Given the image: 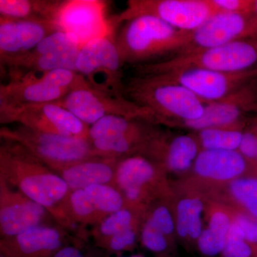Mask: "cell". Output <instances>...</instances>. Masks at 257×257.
<instances>
[{"mask_svg": "<svg viewBox=\"0 0 257 257\" xmlns=\"http://www.w3.org/2000/svg\"><path fill=\"white\" fill-rule=\"evenodd\" d=\"M0 177L50 213L57 224L74 229L66 204L71 191L64 179L21 145L1 140Z\"/></svg>", "mask_w": 257, "mask_h": 257, "instance_id": "obj_1", "label": "cell"}, {"mask_svg": "<svg viewBox=\"0 0 257 257\" xmlns=\"http://www.w3.org/2000/svg\"><path fill=\"white\" fill-rule=\"evenodd\" d=\"M192 32L177 30L152 15H140L125 22L115 37L123 64L152 63L167 54L182 52Z\"/></svg>", "mask_w": 257, "mask_h": 257, "instance_id": "obj_2", "label": "cell"}, {"mask_svg": "<svg viewBox=\"0 0 257 257\" xmlns=\"http://www.w3.org/2000/svg\"><path fill=\"white\" fill-rule=\"evenodd\" d=\"M257 67V37L244 39L221 46L179 53L153 63L138 65L139 76L157 75L199 69L216 72H242Z\"/></svg>", "mask_w": 257, "mask_h": 257, "instance_id": "obj_3", "label": "cell"}, {"mask_svg": "<svg viewBox=\"0 0 257 257\" xmlns=\"http://www.w3.org/2000/svg\"><path fill=\"white\" fill-rule=\"evenodd\" d=\"M124 95L148 108L157 121H192L204 113L205 104L187 88L150 76H137L124 82Z\"/></svg>", "mask_w": 257, "mask_h": 257, "instance_id": "obj_4", "label": "cell"}, {"mask_svg": "<svg viewBox=\"0 0 257 257\" xmlns=\"http://www.w3.org/2000/svg\"><path fill=\"white\" fill-rule=\"evenodd\" d=\"M0 138L20 144L54 172L95 157L88 139L43 133L22 124L3 126L0 128Z\"/></svg>", "mask_w": 257, "mask_h": 257, "instance_id": "obj_5", "label": "cell"}, {"mask_svg": "<svg viewBox=\"0 0 257 257\" xmlns=\"http://www.w3.org/2000/svg\"><path fill=\"white\" fill-rule=\"evenodd\" d=\"M68 109L84 124L91 126L106 116L155 121L148 108L139 105L124 95H116L91 87L85 81L55 102Z\"/></svg>", "mask_w": 257, "mask_h": 257, "instance_id": "obj_6", "label": "cell"}, {"mask_svg": "<svg viewBox=\"0 0 257 257\" xmlns=\"http://www.w3.org/2000/svg\"><path fill=\"white\" fill-rule=\"evenodd\" d=\"M116 35L97 37L84 44L76 60V72L94 89L124 95L123 64Z\"/></svg>", "mask_w": 257, "mask_h": 257, "instance_id": "obj_7", "label": "cell"}, {"mask_svg": "<svg viewBox=\"0 0 257 257\" xmlns=\"http://www.w3.org/2000/svg\"><path fill=\"white\" fill-rule=\"evenodd\" d=\"M216 13L211 0H130L114 20L119 26L140 15H152L177 30L193 32Z\"/></svg>", "mask_w": 257, "mask_h": 257, "instance_id": "obj_8", "label": "cell"}, {"mask_svg": "<svg viewBox=\"0 0 257 257\" xmlns=\"http://www.w3.org/2000/svg\"><path fill=\"white\" fill-rule=\"evenodd\" d=\"M2 124H22L43 133L88 139L89 126L56 103H42L15 108H0Z\"/></svg>", "mask_w": 257, "mask_h": 257, "instance_id": "obj_9", "label": "cell"}, {"mask_svg": "<svg viewBox=\"0 0 257 257\" xmlns=\"http://www.w3.org/2000/svg\"><path fill=\"white\" fill-rule=\"evenodd\" d=\"M145 76L155 77L162 82L175 83L187 88L206 104L220 100L247 83L256 79L257 67L234 73L191 69Z\"/></svg>", "mask_w": 257, "mask_h": 257, "instance_id": "obj_10", "label": "cell"}, {"mask_svg": "<svg viewBox=\"0 0 257 257\" xmlns=\"http://www.w3.org/2000/svg\"><path fill=\"white\" fill-rule=\"evenodd\" d=\"M107 3L101 0H64L55 23L58 30L73 35L81 45L97 37L115 35L116 25L106 16Z\"/></svg>", "mask_w": 257, "mask_h": 257, "instance_id": "obj_11", "label": "cell"}, {"mask_svg": "<svg viewBox=\"0 0 257 257\" xmlns=\"http://www.w3.org/2000/svg\"><path fill=\"white\" fill-rule=\"evenodd\" d=\"M54 220L45 208L0 177V237L8 239Z\"/></svg>", "mask_w": 257, "mask_h": 257, "instance_id": "obj_12", "label": "cell"}, {"mask_svg": "<svg viewBox=\"0 0 257 257\" xmlns=\"http://www.w3.org/2000/svg\"><path fill=\"white\" fill-rule=\"evenodd\" d=\"M252 37H257V22L253 14L216 13L192 32L188 46L178 54L221 46Z\"/></svg>", "mask_w": 257, "mask_h": 257, "instance_id": "obj_13", "label": "cell"}, {"mask_svg": "<svg viewBox=\"0 0 257 257\" xmlns=\"http://www.w3.org/2000/svg\"><path fill=\"white\" fill-rule=\"evenodd\" d=\"M250 112L257 114V79L220 100L206 104L204 113L199 119L180 123L186 127L200 131L234 124Z\"/></svg>", "mask_w": 257, "mask_h": 257, "instance_id": "obj_14", "label": "cell"}, {"mask_svg": "<svg viewBox=\"0 0 257 257\" xmlns=\"http://www.w3.org/2000/svg\"><path fill=\"white\" fill-rule=\"evenodd\" d=\"M69 91L52 80L50 72L28 74L10 79L0 85V108H15L30 104L57 102Z\"/></svg>", "mask_w": 257, "mask_h": 257, "instance_id": "obj_15", "label": "cell"}, {"mask_svg": "<svg viewBox=\"0 0 257 257\" xmlns=\"http://www.w3.org/2000/svg\"><path fill=\"white\" fill-rule=\"evenodd\" d=\"M67 243V230L59 225L44 224L0 239V253L9 257H50Z\"/></svg>", "mask_w": 257, "mask_h": 257, "instance_id": "obj_16", "label": "cell"}, {"mask_svg": "<svg viewBox=\"0 0 257 257\" xmlns=\"http://www.w3.org/2000/svg\"><path fill=\"white\" fill-rule=\"evenodd\" d=\"M57 30L52 22L0 17V58L29 52Z\"/></svg>", "mask_w": 257, "mask_h": 257, "instance_id": "obj_17", "label": "cell"}, {"mask_svg": "<svg viewBox=\"0 0 257 257\" xmlns=\"http://www.w3.org/2000/svg\"><path fill=\"white\" fill-rule=\"evenodd\" d=\"M80 47L48 54L34 53L29 51L20 55L0 58L1 67L10 74V79L28 74L45 73L58 69H70L76 72V60Z\"/></svg>", "mask_w": 257, "mask_h": 257, "instance_id": "obj_18", "label": "cell"}, {"mask_svg": "<svg viewBox=\"0 0 257 257\" xmlns=\"http://www.w3.org/2000/svg\"><path fill=\"white\" fill-rule=\"evenodd\" d=\"M119 160L92 157L56 171L68 185L70 191L84 189L98 184L114 185Z\"/></svg>", "mask_w": 257, "mask_h": 257, "instance_id": "obj_19", "label": "cell"}, {"mask_svg": "<svg viewBox=\"0 0 257 257\" xmlns=\"http://www.w3.org/2000/svg\"><path fill=\"white\" fill-rule=\"evenodd\" d=\"M155 175L152 162L140 155H133L118 162L114 185L124 196L126 204H136L143 199L145 188Z\"/></svg>", "mask_w": 257, "mask_h": 257, "instance_id": "obj_20", "label": "cell"}, {"mask_svg": "<svg viewBox=\"0 0 257 257\" xmlns=\"http://www.w3.org/2000/svg\"><path fill=\"white\" fill-rule=\"evenodd\" d=\"M194 168L202 177L227 180L243 173L246 160L236 150H204L197 155Z\"/></svg>", "mask_w": 257, "mask_h": 257, "instance_id": "obj_21", "label": "cell"}, {"mask_svg": "<svg viewBox=\"0 0 257 257\" xmlns=\"http://www.w3.org/2000/svg\"><path fill=\"white\" fill-rule=\"evenodd\" d=\"M62 2V0H0V17L55 23L56 15Z\"/></svg>", "mask_w": 257, "mask_h": 257, "instance_id": "obj_22", "label": "cell"}, {"mask_svg": "<svg viewBox=\"0 0 257 257\" xmlns=\"http://www.w3.org/2000/svg\"><path fill=\"white\" fill-rule=\"evenodd\" d=\"M146 130L91 141L95 156L121 160L152 141Z\"/></svg>", "mask_w": 257, "mask_h": 257, "instance_id": "obj_23", "label": "cell"}, {"mask_svg": "<svg viewBox=\"0 0 257 257\" xmlns=\"http://www.w3.org/2000/svg\"><path fill=\"white\" fill-rule=\"evenodd\" d=\"M243 119L226 126L204 128L199 131V140L204 150H230L239 149L243 133Z\"/></svg>", "mask_w": 257, "mask_h": 257, "instance_id": "obj_24", "label": "cell"}, {"mask_svg": "<svg viewBox=\"0 0 257 257\" xmlns=\"http://www.w3.org/2000/svg\"><path fill=\"white\" fill-rule=\"evenodd\" d=\"M229 217L222 212L211 216L209 228L204 230L198 238V247L208 256H214L222 252L230 227Z\"/></svg>", "mask_w": 257, "mask_h": 257, "instance_id": "obj_25", "label": "cell"}, {"mask_svg": "<svg viewBox=\"0 0 257 257\" xmlns=\"http://www.w3.org/2000/svg\"><path fill=\"white\" fill-rule=\"evenodd\" d=\"M67 215L74 226H95L104 216L96 209L84 189L71 191L66 204Z\"/></svg>", "mask_w": 257, "mask_h": 257, "instance_id": "obj_26", "label": "cell"}, {"mask_svg": "<svg viewBox=\"0 0 257 257\" xmlns=\"http://www.w3.org/2000/svg\"><path fill=\"white\" fill-rule=\"evenodd\" d=\"M141 121L145 120L128 119L120 116H104L89 126L88 138L90 141H94L99 139L143 131L145 128Z\"/></svg>", "mask_w": 257, "mask_h": 257, "instance_id": "obj_27", "label": "cell"}, {"mask_svg": "<svg viewBox=\"0 0 257 257\" xmlns=\"http://www.w3.org/2000/svg\"><path fill=\"white\" fill-rule=\"evenodd\" d=\"M197 141L192 137L182 135L174 138L166 149V161L171 170L182 172L192 165L198 154Z\"/></svg>", "mask_w": 257, "mask_h": 257, "instance_id": "obj_28", "label": "cell"}, {"mask_svg": "<svg viewBox=\"0 0 257 257\" xmlns=\"http://www.w3.org/2000/svg\"><path fill=\"white\" fill-rule=\"evenodd\" d=\"M133 226H135V216L131 209L126 206L106 216L99 224L93 226L91 235L96 246L99 247L111 236Z\"/></svg>", "mask_w": 257, "mask_h": 257, "instance_id": "obj_29", "label": "cell"}, {"mask_svg": "<svg viewBox=\"0 0 257 257\" xmlns=\"http://www.w3.org/2000/svg\"><path fill=\"white\" fill-rule=\"evenodd\" d=\"M203 204L198 199H186L179 202L177 208V229L179 236L187 235L197 239L202 233L201 214Z\"/></svg>", "mask_w": 257, "mask_h": 257, "instance_id": "obj_30", "label": "cell"}, {"mask_svg": "<svg viewBox=\"0 0 257 257\" xmlns=\"http://www.w3.org/2000/svg\"><path fill=\"white\" fill-rule=\"evenodd\" d=\"M96 209L104 217L126 207V201L113 184H98L84 189Z\"/></svg>", "mask_w": 257, "mask_h": 257, "instance_id": "obj_31", "label": "cell"}, {"mask_svg": "<svg viewBox=\"0 0 257 257\" xmlns=\"http://www.w3.org/2000/svg\"><path fill=\"white\" fill-rule=\"evenodd\" d=\"M233 196L257 218V179H239L230 186Z\"/></svg>", "mask_w": 257, "mask_h": 257, "instance_id": "obj_32", "label": "cell"}, {"mask_svg": "<svg viewBox=\"0 0 257 257\" xmlns=\"http://www.w3.org/2000/svg\"><path fill=\"white\" fill-rule=\"evenodd\" d=\"M142 243L147 249L154 253H162L167 249L166 236L147 219L144 224L141 234Z\"/></svg>", "mask_w": 257, "mask_h": 257, "instance_id": "obj_33", "label": "cell"}, {"mask_svg": "<svg viewBox=\"0 0 257 257\" xmlns=\"http://www.w3.org/2000/svg\"><path fill=\"white\" fill-rule=\"evenodd\" d=\"M137 241V232L135 226L118 233L102 243L99 248L111 253L124 252L131 249Z\"/></svg>", "mask_w": 257, "mask_h": 257, "instance_id": "obj_34", "label": "cell"}, {"mask_svg": "<svg viewBox=\"0 0 257 257\" xmlns=\"http://www.w3.org/2000/svg\"><path fill=\"white\" fill-rule=\"evenodd\" d=\"M217 13L252 14L254 0H211Z\"/></svg>", "mask_w": 257, "mask_h": 257, "instance_id": "obj_35", "label": "cell"}, {"mask_svg": "<svg viewBox=\"0 0 257 257\" xmlns=\"http://www.w3.org/2000/svg\"><path fill=\"white\" fill-rule=\"evenodd\" d=\"M221 253L224 257H251L253 251L246 240L227 236Z\"/></svg>", "mask_w": 257, "mask_h": 257, "instance_id": "obj_36", "label": "cell"}, {"mask_svg": "<svg viewBox=\"0 0 257 257\" xmlns=\"http://www.w3.org/2000/svg\"><path fill=\"white\" fill-rule=\"evenodd\" d=\"M251 130L243 133L239 145L240 153L244 158L254 160L257 156V114L253 119Z\"/></svg>", "mask_w": 257, "mask_h": 257, "instance_id": "obj_37", "label": "cell"}, {"mask_svg": "<svg viewBox=\"0 0 257 257\" xmlns=\"http://www.w3.org/2000/svg\"><path fill=\"white\" fill-rule=\"evenodd\" d=\"M148 219L165 236L173 232V219L167 208L165 207L156 208Z\"/></svg>", "mask_w": 257, "mask_h": 257, "instance_id": "obj_38", "label": "cell"}, {"mask_svg": "<svg viewBox=\"0 0 257 257\" xmlns=\"http://www.w3.org/2000/svg\"><path fill=\"white\" fill-rule=\"evenodd\" d=\"M235 222L241 228L243 237L246 241L257 243V221L245 216H239Z\"/></svg>", "mask_w": 257, "mask_h": 257, "instance_id": "obj_39", "label": "cell"}, {"mask_svg": "<svg viewBox=\"0 0 257 257\" xmlns=\"http://www.w3.org/2000/svg\"><path fill=\"white\" fill-rule=\"evenodd\" d=\"M50 257H89V255L77 243H69Z\"/></svg>", "mask_w": 257, "mask_h": 257, "instance_id": "obj_40", "label": "cell"}, {"mask_svg": "<svg viewBox=\"0 0 257 257\" xmlns=\"http://www.w3.org/2000/svg\"><path fill=\"white\" fill-rule=\"evenodd\" d=\"M252 14L254 17L255 20L257 22V0H254V3H253V9Z\"/></svg>", "mask_w": 257, "mask_h": 257, "instance_id": "obj_41", "label": "cell"}, {"mask_svg": "<svg viewBox=\"0 0 257 257\" xmlns=\"http://www.w3.org/2000/svg\"><path fill=\"white\" fill-rule=\"evenodd\" d=\"M117 257H145V256H141V255H133V256H117Z\"/></svg>", "mask_w": 257, "mask_h": 257, "instance_id": "obj_42", "label": "cell"}, {"mask_svg": "<svg viewBox=\"0 0 257 257\" xmlns=\"http://www.w3.org/2000/svg\"><path fill=\"white\" fill-rule=\"evenodd\" d=\"M0 257H9L7 256V255L4 254V253H0Z\"/></svg>", "mask_w": 257, "mask_h": 257, "instance_id": "obj_43", "label": "cell"}, {"mask_svg": "<svg viewBox=\"0 0 257 257\" xmlns=\"http://www.w3.org/2000/svg\"><path fill=\"white\" fill-rule=\"evenodd\" d=\"M256 160H257V156H256Z\"/></svg>", "mask_w": 257, "mask_h": 257, "instance_id": "obj_44", "label": "cell"}]
</instances>
